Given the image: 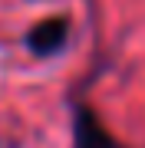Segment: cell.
Here are the masks:
<instances>
[{
	"mask_svg": "<svg viewBox=\"0 0 145 148\" xmlns=\"http://www.w3.org/2000/svg\"><path fill=\"white\" fill-rule=\"evenodd\" d=\"M73 148H129L106 132V125L86 102H73Z\"/></svg>",
	"mask_w": 145,
	"mask_h": 148,
	"instance_id": "obj_1",
	"label": "cell"
},
{
	"mask_svg": "<svg viewBox=\"0 0 145 148\" xmlns=\"http://www.w3.org/2000/svg\"><path fill=\"white\" fill-rule=\"evenodd\" d=\"M66 43H69V16H46L27 33V49L36 59H49L63 53Z\"/></svg>",
	"mask_w": 145,
	"mask_h": 148,
	"instance_id": "obj_2",
	"label": "cell"
}]
</instances>
